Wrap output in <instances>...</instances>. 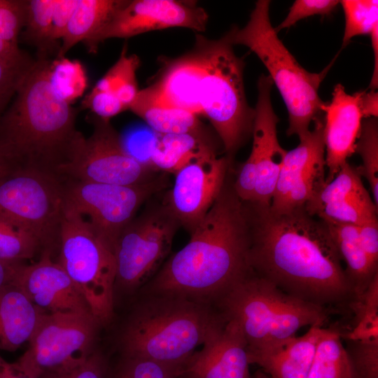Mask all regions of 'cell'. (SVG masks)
I'll use <instances>...</instances> for the list:
<instances>
[{
	"label": "cell",
	"instance_id": "obj_1",
	"mask_svg": "<svg viewBox=\"0 0 378 378\" xmlns=\"http://www.w3.org/2000/svg\"><path fill=\"white\" fill-rule=\"evenodd\" d=\"M244 203L250 227L248 263L255 274L323 307L354 295L324 221L304 206L276 212L270 205Z\"/></svg>",
	"mask_w": 378,
	"mask_h": 378
},
{
	"label": "cell",
	"instance_id": "obj_2",
	"mask_svg": "<svg viewBox=\"0 0 378 378\" xmlns=\"http://www.w3.org/2000/svg\"><path fill=\"white\" fill-rule=\"evenodd\" d=\"M190 234L148 283V295L212 303L251 270L247 210L228 174L213 206Z\"/></svg>",
	"mask_w": 378,
	"mask_h": 378
},
{
	"label": "cell",
	"instance_id": "obj_3",
	"mask_svg": "<svg viewBox=\"0 0 378 378\" xmlns=\"http://www.w3.org/2000/svg\"><path fill=\"white\" fill-rule=\"evenodd\" d=\"M51 60L38 55L24 76L13 104L0 118V141L18 166L56 174L79 131L76 110L50 85Z\"/></svg>",
	"mask_w": 378,
	"mask_h": 378
},
{
	"label": "cell",
	"instance_id": "obj_4",
	"mask_svg": "<svg viewBox=\"0 0 378 378\" xmlns=\"http://www.w3.org/2000/svg\"><path fill=\"white\" fill-rule=\"evenodd\" d=\"M226 321L211 303L178 296L149 295L134 309L122 330L123 356L181 369L195 349L216 335Z\"/></svg>",
	"mask_w": 378,
	"mask_h": 378
},
{
	"label": "cell",
	"instance_id": "obj_5",
	"mask_svg": "<svg viewBox=\"0 0 378 378\" xmlns=\"http://www.w3.org/2000/svg\"><path fill=\"white\" fill-rule=\"evenodd\" d=\"M219 311L240 326L247 351L262 349L296 335L328 318L325 307L290 295L252 270L216 301Z\"/></svg>",
	"mask_w": 378,
	"mask_h": 378
},
{
	"label": "cell",
	"instance_id": "obj_6",
	"mask_svg": "<svg viewBox=\"0 0 378 378\" xmlns=\"http://www.w3.org/2000/svg\"><path fill=\"white\" fill-rule=\"evenodd\" d=\"M193 48L200 64L196 98L200 116L211 122L230 161L252 134L255 109L247 102L244 63L224 35L209 39L197 34Z\"/></svg>",
	"mask_w": 378,
	"mask_h": 378
},
{
	"label": "cell",
	"instance_id": "obj_7",
	"mask_svg": "<svg viewBox=\"0 0 378 378\" xmlns=\"http://www.w3.org/2000/svg\"><path fill=\"white\" fill-rule=\"evenodd\" d=\"M270 1H258L246 24L242 28L233 27L225 36L233 46L248 48L263 63L286 106L287 134L300 138L323 114L324 103L318 89L331 64L320 73L304 69L279 38L270 21Z\"/></svg>",
	"mask_w": 378,
	"mask_h": 378
},
{
	"label": "cell",
	"instance_id": "obj_8",
	"mask_svg": "<svg viewBox=\"0 0 378 378\" xmlns=\"http://www.w3.org/2000/svg\"><path fill=\"white\" fill-rule=\"evenodd\" d=\"M57 262L87 301L100 325L113 315L116 265L113 250L88 220L65 204Z\"/></svg>",
	"mask_w": 378,
	"mask_h": 378
},
{
	"label": "cell",
	"instance_id": "obj_9",
	"mask_svg": "<svg viewBox=\"0 0 378 378\" xmlns=\"http://www.w3.org/2000/svg\"><path fill=\"white\" fill-rule=\"evenodd\" d=\"M65 206V181L57 174L18 167L0 179V219L52 252L59 244Z\"/></svg>",
	"mask_w": 378,
	"mask_h": 378
},
{
	"label": "cell",
	"instance_id": "obj_10",
	"mask_svg": "<svg viewBox=\"0 0 378 378\" xmlns=\"http://www.w3.org/2000/svg\"><path fill=\"white\" fill-rule=\"evenodd\" d=\"M90 120L92 134L85 137L79 132L67 159L56 170L58 176L64 181L127 186L157 175L150 164L139 161L126 150L110 120L94 115Z\"/></svg>",
	"mask_w": 378,
	"mask_h": 378
},
{
	"label": "cell",
	"instance_id": "obj_11",
	"mask_svg": "<svg viewBox=\"0 0 378 378\" xmlns=\"http://www.w3.org/2000/svg\"><path fill=\"white\" fill-rule=\"evenodd\" d=\"M166 173L134 185L65 181V204L83 216L113 250L140 206L167 186Z\"/></svg>",
	"mask_w": 378,
	"mask_h": 378
},
{
	"label": "cell",
	"instance_id": "obj_12",
	"mask_svg": "<svg viewBox=\"0 0 378 378\" xmlns=\"http://www.w3.org/2000/svg\"><path fill=\"white\" fill-rule=\"evenodd\" d=\"M179 227L164 203L135 216L115 246V286L134 290L153 276L169 253Z\"/></svg>",
	"mask_w": 378,
	"mask_h": 378
},
{
	"label": "cell",
	"instance_id": "obj_13",
	"mask_svg": "<svg viewBox=\"0 0 378 378\" xmlns=\"http://www.w3.org/2000/svg\"><path fill=\"white\" fill-rule=\"evenodd\" d=\"M99 326L90 314L42 313L15 363L30 378L67 365L94 351Z\"/></svg>",
	"mask_w": 378,
	"mask_h": 378
},
{
	"label": "cell",
	"instance_id": "obj_14",
	"mask_svg": "<svg viewBox=\"0 0 378 378\" xmlns=\"http://www.w3.org/2000/svg\"><path fill=\"white\" fill-rule=\"evenodd\" d=\"M269 76L261 75L258 80V99L255 109L251 153L239 167L234 180L237 195L251 202L270 206L279 174L286 154L280 145L276 126L279 118L272 107Z\"/></svg>",
	"mask_w": 378,
	"mask_h": 378
},
{
	"label": "cell",
	"instance_id": "obj_15",
	"mask_svg": "<svg viewBox=\"0 0 378 378\" xmlns=\"http://www.w3.org/2000/svg\"><path fill=\"white\" fill-rule=\"evenodd\" d=\"M209 16L195 2L178 0H132L120 8L107 24L85 43L96 52L100 43L112 38H127L173 27L197 32L206 30Z\"/></svg>",
	"mask_w": 378,
	"mask_h": 378
},
{
	"label": "cell",
	"instance_id": "obj_16",
	"mask_svg": "<svg viewBox=\"0 0 378 378\" xmlns=\"http://www.w3.org/2000/svg\"><path fill=\"white\" fill-rule=\"evenodd\" d=\"M231 162L210 152L197 157L175 174L164 204L190 233L208 213L225 182Z\"/></svg>",
	"mask_w": 378,
	"mask_h": 378
},
{
	"label": "cell",
	"instance_id": "obj_17",
	"mask_svg": "<svg viewBox=\"0 0 378 378\" xmlns=\"http://www.w3.org/2000/svg\"><path fill=\"white\" fill-rule=\"evenodd\" d=\"M298 146L287 151L283 161L270 209L286 212L304 206L326 183L323 118L299 138Z\"/></svg>",
	"mask_w": 378,
	"mask_h": 378
},
{
	"label": "cell",
	"instance_id": "obj_18",
	"mask_svg": "<svg viewBox=\"0 0 378 378\" xmlns=\"http://www.w3.org/2000/svg\"><path fill=\"white\" fill-rule=\"evenodd\" d=\"M11 284L42 313L92 314L87 301L50 251H43L36 262L20 263Z\"/></svg>",
	"mask_w": 378,
	"mask_h": 378
},
{
	"label": "cell",
	"instance_id": "obj_19",
	"mask_svg": "<svg viewBox=\"0 0 378 378\" xmlns=\"http://www.w3.org/2000/svg\"><path fill=\"white\" fill-rule=\"evenodd\" d=\"M307 212L324 221L359 225L377 216V207L356 167L348 162L305 204Z\"/></svg>",
	"mask_w": 378,
	"mask_h": 378
},
{
	"label": "cell",
	"instance_id": "obj_20",
	"mask_svg": "<svg viewBox=\"0 0 378 378\" xmlns=\"http://www.w3.org/2000/svg\"><path fill=\"white\" fill-rule=\"evenodd\" d=\"M248 365L241 328L227 318L223 328L188 358L178 378H251Z\"/></svg>",
	"mask_w": 378,
	"mask_h": 378
},
{
	"label": "cell",
	"instance_id": "obj_21",
	"mask_svg": "<svg viewBox=\"0 0 378 378\" xmlns=\"http://www.w3.org/2000/svg\"><path fill=\"white\" fill-rule=\"evenodd\" d=\"M359 92L347 94L344 86H335L332 99L322 107L326 165L330 182L347 159L355 153L356 142L360 134L363 115L359 104Z\"/></svg>",
	"mask_w": 378,
	"mask_h": 378
},
{
	"label": "cell",
	"instance_id": "obj_22",
	"mask_svg": "<svg viewBox=\"0 0 378 378\" xmlns=\"http://www.w3.org/2000/svg\"><path fill=\"white\" fill-rule=\"evenodd\" d=\"M324 328L310 326L302 336H294L262 349L247 351L249 364L260 367L258 378H307L316 343Z\"/></svg>",
	"mask_w": 378,
	"mask_h": 378
},
{
	"label": "cell",
	"instance_id": "obj_23",
	"mask_svg": "<svg viewBox=\"0 0 378 378\" xmlns=\"http://www.w3.org/2000/svg\"><path fill=\"white\" fill-rule=\"evenodd\" d=\"M42 312L12 284L0 288V350L15 351L28 342Z\"/></svg>",
	"mask_w": 378,
	"mask_h": 378
},
{
	"label": "cell",
	"instance_id": "obj_24",
	"mask_svg": "<svg viewBox=\"0 0 378 378\" xmlns=\"http://www.w3.org/2000/svg\"><path fill=\"white\" fill-rule=\"evenodd\" d=\"M129 109L158 134L206 135L197 115L161 101L147 88L139 90Z\"/></svg>",
	"mask_w": 378,
	"mask_h": 378
},
{
	"label": "cell",
	"instance_id": "obj_25",
	"mask_svg": "<svg viewBox=\"0 0 378 378\" xmlns=\"http://www.w3.org/2000/svg\"><path fill=\"white\" fill-rule=\"evenodd\" d=\"M324 222L342 260L346 264L344 270L354 295H359L378 274V266L372 264L365 253L360 241L357 225L334 221Z\"/></svg>",
	"mask_w": 378,
	"mask_h": 378
},
{
	"label": "cell",
	"instance_id": "obj_26",
	"mask_svg": "<svg viewBox=\"0 0 378 378\" xmlns=\"http://www.w3.org/2000/svg\"><path fill=\"white\" fill-rule=\"evenodd\" d=\"M127 0H77L57 57H63L79 42H87L111 20Z\"/></svg>",
	"mask_w": 378,
	"mask_h": 378
},
{
	"label": "cell",
	"instance_id": "obj_27",
	"mask_svg": "<svg viewBox=\"0 0 378 378\" xmlns=\"http://www.w3.org/2000/svg\"><path fill=\"white\" fill-rule=\"evenodd\" d=\"M210 152L216 150L208 135L158 134L149 163L157 171L174 174L194 158Z\"/></svg>",
	"mask_w": 378,
	"mask_h": 378
},
{
	"label": "cell",
	"instance_id": "obj_28",
	"mask_svg": "<svg viewBox=\"0 0 378 378\" xmlns=\"http://www.w3.org/2000/svg\"><path fill=\"white\" fill-rule=\"evenodd\" d=\"M342 335L324 328L314 351L307 378H357Z\"/></svg>",
	"mask_w": 378,
	"mask_h": 378
},
{
	"label": "cell",
	"instance_id": "obj_29",
	"mask_svg": "<svg viewBox=\"0 0 378 378\" xmlns=\"http://www.w3.org/2000/svg\"><path fill=\"white\" fill-rule=\"evenodd\" d=\"M139 64V57L134 54L128 55L125 46L118 60L97 82L92 90L113 92L125 109H129L139 91L136 78Z\"/></svg>",
	"mask_w": 378,
	"mask_h": 378
},
{
	"label": "cell",
	"instance_id": "obj_30",
	"mask_svg": "<svg viewBox=\"0 0 378 378\" xmlns=\"http://www.w3.org/2000/svg\"><path fill=\"white\" fill-rule=\"evenodd\" d=\"M49 78L54 92L71 104L83 94L88 83L83 64L65 57L51 60Z\"/></svg>",
	"mask_w": 378,
	"mask_h": 378
},
{
	"label": "cell",
	"instance_id": "obj_31",
	"mask_svg": "<svg viewBox=\"0 0 378 378\" xmlns=\"http://www.w3.org/2000/svg\"><path fill=\"white\" fill-rule=\"evenodd\" d=\"M55 0H27L23 38L36 46L38 55H48L55 48L51 29Z\"/></svg>",
	"mask_w": 378,
	"mask_h": 378
},
{
	"label": "cell",
	"instance_id": "obj_32",
	"mask_svg": "<svg viewBox=\"0 0 378 378\" xmlns=\"http://www.w3.org/2000/svg\"><path fill=\"white\" fill-rule=\"evenodd\" d=\"M355 152H357L363 164L356 167L360 176L368 181L373 197V201L378 207V125L377 118H365L362 121L359 136L356 142Z\"/></svg>",
	"mask_w": 378,
	"mask_h": 378
},
{
	"label": "cell",
	"instance_id": "obj_33",
	"mask_svg": "<svg viewBox=\"0 0 378 378\" xmlns=\"http://www.w3.org/2000/svg\"><path fill=\"white\" fill-rule=\"evenodd\" d=\"M340 3L345 16L342 47L354 36L370 34L378 25V1L342 0Z\"/></svg>",
	"mask_w": 378,
	"mask_h": 378
},
{
	"label": "cell",
	"instance_id": "obj_34",
	"mask_svg": "<svg viewBox=\"0 0 378 378\" xmlns=\"http://www.w3.org/2000/svg\"><path fill=\"white\" fill-rule=\"evenodd\" d=\"M39 251L40 244L29 234L0 219V259L8 262H24Z\"/></svg>",
	"mask_w": 378,
	"mask_h": 378
},
{
	"label": "cell",
	"instance_id": "obj_35",
	"mask_svg": "<svg viewBox=\"0 0 378 378\" xmlns=\"http://www.w3.org/2000/svg\"><path fill=\"white\" fill-rule=\"evenodd\" d=\"M180 370L149 359L123 356L108 378H178Z\"/></svg>",
	"mask_w": 378,
	"mask_h": 378
},
{
	"label": "cell",
	"instance_id": "obj_36",
	"mask_svg": "<svg viewBox=\"0 0 378 378\" xmlns=\"http://www.w3.org/2000/svg\"><path fill=\"white\" fill-rule=\"evenodd\" d=\"M108 374L105 358L94 351L67 365L43 373L38 378H108Z\"/></svg>",
	"mask_w": 378,
	"mask_h": 378
},
{
	"label": "cell",
	"instance_id": "obj_37",
	"mask_svg": "<svg viewBox=\"0 0 378 378\" xmlns=\"http://www.w3.org/2000/svg\"><path fill=\"white\" fill-rule=\"evenodd\" d=\"M346 350L357 378H378V338L349 340Z\"/></svg>",
	"mask_w": 378,
	"mask_h": 378
},
{
	"label": "cell",
	"instance_id": "obj_38",
	"mask_svg": "<svg viewBox=\"0 0 378 378\" xmlns=\"http://www.w3.org/2000/svg\"><path fill=\"white\" fill-rule=\"evenodd\" d=\"M27 0H0V38L18 45L25 24Z\"/></svg>",
	"mask_w": 378,
	"mask_h": 378
},
{
	"label": "cell",
	"instance_id": "obj_39",
	"mask_svg": "<svg viewBox=\"0 0 378 378\" xmlns=\"http://www.w3.org/2000/svg\"><path fill=\"white\" fill-rule=\"evenodd\" d=\"M340 1L335 0H296L289 9L285 19L276 27L275 31L288 28L297 22L313 15H330Z\"/></svg>",
	"mask_w": 378,
	"mask_h": 378
},
{
	"label": "cell",
	"instance_id": "obj_40",
	"mask_svg": "<svg viewBox=\"0 0 378 378\" xmlns=\"http://www.w3.org/2000/svg\"><path fill=\"white\" fill-rule=\"evenodd\" d=\"M81 106L84 109L90 110L98 118L107 120L126 110L113 92L92 89L84 97Z\"/></svg>",
	"mask_w": 378,
	"mask_h": 378
},
{
	"label": "cell",
	"instance_id": "obj_41",
	"mask_svg": "<svg viewBox=\"0 0 378 378\" xmlns=\"http://www.w3.org/2000/svg\"><path fill=\"white\" fill-rule=\"evenodd\" d=\"M34 62L27 65H13L0 60V118Z\"/></svg>",
	"mask_w": 378,
	"mask_h": 378
},
{
	"label": "cell",
	"instance_id": "obj_42",
	"mask_svg": "<svg viewBox=\"0 0 378 378\" xmlns=\"http://www.w3.org/2000/svg\"><path fill=\"white\" fill-rule=\"evenodd\" d=\"M77 4V0H55L50 39L55 46L62 39Z\"/></svg>",
	"mask_w": 378,
	"mask_h": 378
},
{
	"label": "cell",
	"instance_id": "obj_43",
	"mask_svg": "<svg viewBox=\"0 0 378 378\" xmlns=\"http://www.w3.org/2000/svg\"><path fill=\"white\" fill-rule=\"evenodd\" d=\"M361 245L374 265L378 266V220L373 217L357 225Z\"/></svg>",
	"mask_w": 378,
	"mask_h": 378
},
{
	"label": "cell",
	"instance_id": "obj_44",
	"mask_svg": "<svg viewBox=\"0 0 378 378\" xmlns=\"http://www.w3.org/2000/svg\"><path fill=\"white\" fill-rule=\"evenodd\" d=\"M0 60L13 65H27L34 60L30 59L18 47L0 38Z\"/></svg>",
	"mask_w": 378,
	"mask_h": 378
},
{
	"label": "cell",
	"instance_id": "obj_45",
	"mask_svg": "<svg viewBox=\"0 0 378 378\" xmlns=\"http://www.w3.org/2000/svg\"><path fill=\"white\" fill-rule=\"evenodd\" d=\"M358 104L363 118H377L378 93L375 90L359 92Z\"/></svg>",
	"mask_w": 378,
	"mask_h": 378
},
{
	"label": "cell",
	"instance_id": "obj_46",
	"mask_svg": "<svg viewBox=\"0 0 378 378\" xmlns=\"http://www.w3.org/2000/svg\"><path fill=\"white\" fill-rule=\"evenodd\" d=\"M374 54V69L370 83L371 90L378 87V25L375 26L370 34Z\"/></svg>",
	"mask_w": 378,
	"mask_h": 378
},
{
	"label": "cell",
	"instance_id": "obj_47",
	"mask_svg": "<svg viewBox=\"0 0 378 378\" xmlns=\"http://www.w3.org/2000/svg\"><path fill=\"white\" fill-rule=\"evenodd\" d=\"M0 378H30L15 363H8L0 355Z\"/></svg>",
	"mask_w": 378,
	"mask_h": 378
},
{
	"label": "cell",
	"instance_id": "obj_48",
	"mask_svg": "<svg viewBox=\"0 0 378 378\" xmlns=\"http://www.w3.org/2000/svg\"><path fill=\"white\" fill-rule=\"evenodd\" d=\"M18 167L0 141V179Z\"/></svg>",
	"mask_w": 378,
	"mask_h": 378
},
{
	"label": "cell",
	"instance_id": "obj_49",
	"mask_svg": "<svg viewBox=\"0 0 378 378\" xmlns=\"http://www.w3.org/2000/svg\"><path fill=\"white\" fill-rule=\"evenodd\" d=\"M22 262H8L0 259V288L11 284L18 265Z\"/></svg>",
	"mask_w": 378,
	"mask_h": 378
}]
</instances>
